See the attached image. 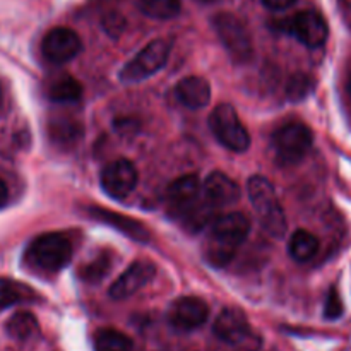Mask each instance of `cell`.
Listing matches in <instances>:
<instances>
[{"label": "cell", "instance_id": "1", "mask_svg": "<svg viewBox=\"0 0 351 351\" xmlns=\"http://www.w3.org/2000/svg\"><path fill=\"white\" fill-rule=\"evenodd\" d=\"M250 232V221L242 213H230L218 216L211 225L206 259L216 267H223L235 257Z\"/></svg>", "mask_w": 351, "mask_h": 351}, {"label": "cell", "instance_id": "2", "mask_svg": "<svg viewBox=\"0 0 351 351\" xmlns=\"http://www.w3.org/2000/svg\"><path fill=\"white\" fill-rule=\"evenodd\" d=\"M247 194L263 228L274 239L285 237L288 228L287 215L281 208L273 184L263 175H252L247 182Z\"/></svg>", "mask_w": 351, "mask_h": 351}, {"label": "cell", "instance_id": "3", "mask_svg": "<svg viewBox=\"0 0 351 351\" xmlns=\"http://www.w3.org/2000/svg\"><path fill=\"white\" fill-rule=\"evenodd\" d=\"M72 243L64 233H43L31 242L26 252L27 263L48 273L60 271L71 263Z\"/></svg>", "mask_w": 351, "mask_h": 351}, {"label": "cell", "instance_id": "4", "mask_svg": "<svg viewBox=\"0 0 351 351\" xmlns=\"http://www.w3.org/2000/svg\"><path fill=\"white\" fill-rule=\"evenodd\" d=\"M209 129L226 149L243 153L250 147V134L240 120L235 106L221 103L209 115Z\"/></svg>", "mask_w": 351, "mask_h": 351}, {"label": "cell", "instance_id": "5", "mask_svg": "<svg viewBox=\"0 0 351 351\" xmlns=\"http://www.w3.org/2000/svg\"><path fill=\"white\" fill-rule=\"evenodd\" d=\"M213 26H215L219 41L233 60L243 64V62H249L252 58V38H250L245 24L239 17L230 12H219L218 16L213 17Z\"/></svg>", "mask_w": 351, "mask_h": 351}, {"label": "cell", "instance_id": "6", "mask_svg": "<svg viewBox=\"0 0 351 351\" xmlns=\"http://www.w3.org/2000/svg\"><path fill=\"white\" fill-rule=\"evenodd\" d=\"M312 141V130L305 123H285L273 134L274 154L287 165L298 163L311 151Z\"/></svg>", "mask_w": 351, "mask_h": 351}, {"label": "cell", "instance_id": "7", "mask_svg": "<svg viewBox=\"0 0 351 351\" xmlns=\"http://www.w3.org/2000/svg\"><path fill=\"white\" fill-rule=\"evenodd\" d=\"M170 57V43L165 40H154L143 48L120 72V81L139 82L151 77L167 64Z\"/></svg>", "mask_w": 351, "mask_h": 351}, {"label": "cell", "instance_id": "8", "mask_svg": "<svg viewBox=\"0 0 351 351\" xmlns=\"http://www.w3.org/2000/svg\"><path fill=\"white\" fill-rule=\"evenodd\" d=\"M285 24V29L308 48L322 47L328 40V23L317 10H302Z\"/></svg>", "mask_w": 351, "mask_h": 351}, {"label": "cell", "instance_id": "9", "mask_svg": "<svg viewBox=\"0 0 351 351\" xmlns=\"http://www.w3.org/2000/svg\"><path fill=\"white\" fill-rule=\"evenodd\" d=\"M81 38L74 29H69V27H55L48 31L41 43V51L51 64L71 62L81 51Z\"/></svg>", "mask_w": 351, "mask_h": 351}, {"label": "cell", "instance_id": "10", "mask_svg": "<svg viewBox=\"0 0 351 351\" xmlns=\"http://www.w3.org/2000/svg\"><path fill=\"white\" fill-rule=\"evenodd\" d=\"M137 170L130 161L117 160L101 171V187L110 197L125 199L137 187Z\"/></svg>", "mask_w": 351, "mask_h": 351}, {"label": "cell", "instance_id": "11", "mask_svg": "<svg viewBox=\"0 0 351 351\" xmlns=\"http://www.w3.org/2000/svg\"><path fill=\"white\" fill-rule=\"evenodd\" d=\"M154 273H156V267H154L153 263H149V261H136L110 287V297L113 300H125V298L132 297L134 293L143 290L153 280Z\"/></svg>", "mask_w": 351, "mask_h": 351}, {"label": "cell", "instance_id": "12", "mask_svg": "<svg viewBox=\"0 0 351 351\" xmlns=\"http://www.w3.org/2000/svg\"><path fill=\"white\" fill-rule=\"evenodd\" d=\"M209 317V307L204 300L197 297H182L171 305L170 324L180 331H194L201 328Z\"/></svg>", "mask_w": 351, "mask_h": 351}, {"label": "cell", "instance_id": "13", "mask_svg": "<svg viewBox=\"0 0 351 351\" xmlns=\"http://www.w3.org/2000/svg\"><path fill=\"white\" fill-rule=\"evenodd\" d=\"M215 336L226 345H237L250 335V326L245 314L239 308H225L215 322Z\"/></svg>", "mask_w": 351, "mask_h": 351}, {"label": "cell", "instance_id": "14", "mask_svg": "<svg viewBox=\"0 0 351 351\" xmlns=\"http://www.w3.org/2000/svg\"><path fill=\"white\" fill-rule=\"evenodd\" d=\"M202 194L219 209L239 202L242 192H240L239 184L232 180L228 175L221 171H213L202 184Z\"/></svg>", "mask_w": 351, "mask_h": 351}, {"label": "cell", "instance_id": "15", "mask_svg": "<svg viewBox=\"0 0 351 351\" xmlns=\"http://www.w3.org/2000/svg\"><path fill=\"white\" fill-rule=\"evenodd\" d=\"M175 96L187 108L201 110L211 101V86L204 77L189 75L178 82L175 88Z\"/></svg>", "mask_w": 351, "mask_h": 351}, {"label": "cell", "instance_id": "16", "mask_svg": "<svg viewBox=\"0 0 351 351\" xmlns=\"http://www.w3.org/2000/svg\"><path fill=\"white\" fill-rule=\"evenodd\" d=\"M201 194L202 185L201 180L197 178V175H184V177L171 182L170 187H168V201H170L171 208L175 209V213H177L178 216H180L185 209L191 208V206L197 201Z\"/></svg>", "mask_w": 351, "mask_h": 351}, {"label": "cell", "instance_id": "17", "mask_svg": "<svg viewBox=\"0 0 351 351\" xmlns=\"http://www.w3.org/2000/svg\"><path fill=\"white\" fill-rule=\"evenodd\" d=\"M89 215L95 219H98V221L105 223V225L113 226V228H117L119 232H122L123 235L130 237V239L137 240V242H147V240H149L147 230L144 228L139 221L129 218V216L108 211V209L103 208H89Z\"/></svg>", "mask_w": 351, "mask_h": 351}, {"label": "cell", "instance_id": "18", "mask_svg": "<svg viewBox=\"0 0 351 351\" xmlns=\"http://www.w3.org/2000/svg\"><path fill=\"white\" fill-rule=\"evenodd\" d=\"M216 213H218V208H216L213 202H209L208 199L204 197V194L199 195L197 201L191 206V208L185 209L180 215L182 221H184L185 228H189L191 232H201L202 228L209 225V223H215Z\"/></svg>", "mask_w": 351, "mask_h": 351}, {"label": "cell", "instance_id": "19", "mask_svg": "<svg viewBox=\"0 0 351 351\" xmlns=\"http://www.w3.org/2000/svg\"><path fill=\"white\" fill-rule=\"evenodd\" d=\"M317 250V237L312 235L307 230H297L288 243V252H290L291 259H295L297 263H308L311 259H314Z\"/></svg>", "mask_w": 351, "mask_h": 351}, {"label": "cell", "instance_id": "20", "mask_svg": "<svg viewBox=\"0 0 351 351\" xmlns=\"http://www.w3.org/2000/svg\"><path fill=\"white\" fill-rule=\"evenodd\" d=\"M40 326H38L36 317L29 312H17L12 317L7 321L5 331L7 335L17 341H26L31 339L38 332Z\"/></svg>", "mask_w": 351, "mask_h": 351}, {"label": "cell", "instance_id": "21", "mask_svg": "<svg viewBox=\"0 0 351 351\" xmlns=\"http://www.w3.org/2000/svg\"><path fill=\"white\" fill-rule=\"evenodd\" d=\"M48 96L55 103H74L81 98V84L71 75H62L51 82Z\"/></svg>", "mask_w": 351, "mask_h": 351}, {"label": "cell", "instance_id": "22", "mask_svg": "<svg viewBox=\"0 0 351 351\" xmlns=\"http://www.w3.org/2000/svg\"><path fill=\"white\" fill-rule=\"evenodd\" d=\"M96 351H132V339L117 329H101L95 336Z\"/></svg>", "mask_w": 351, "mask_h": 351}, {"label": "cell", "instance_id": "23", "mask_svg": "<svg viewBox=\"0 0 351 351\" xmlns=\"http://www.w3.org/2000/svg\"><path fill=\"white\" fill-rule=\"evenodd\" d=\"M137 7L153 19H171L180 12V0H137Z\"/></svg>", "mask_w": 351, "mask_h": 351}, {"label": "cell", "instance_id": "24", "mask_svg": "<svg viewBox=\"0 0 351 351\" xmlns=\"http://www.w3.org/2000/svg\"><path fill=\"white\" fill-rule=\"evenodd\" d=\"M312 88H314L312 77H308L307 74H295L288 79L287 96L293 101H300L312 91Z\"/></svg>", "mask_w": 351, "mask_h": 351}, {"label": "cell", "instance_id": "25", "mask_svg": "<svg viewBox=\"0 0 351 351\" xmlns=\"http://www.w3.org/2000/svg\"><path fill=\"white\" fill-rule=\"evenodd\" d=\"M24 300V293L21 287L7 280H0V311L10 307L14 304H19Z\"/></svg>", "mask_w": 351, "mask_h": 351}, {"label": "cell", "instance_id": "26", "mask_svg": "<svg viewBox=\"0 0 351 351\" xmlns=\"http://www.w3.org/2000/svg\"><path fill=\"white\" fill-rule=\"evenodd\" d=\"M108 269H110V259L106 256H101L96 261H93V263H89L88 266L82 267L81 276L84 281L96 283V281H99L103 276H105Z\"/></svg>", "mask_w": 351, "mask_h": 351}, {"label": "cell", "instance_id": "27", "mask_svg": "<svg viewBox=\"0 0 351 351\" xmlns=\"http://www.w3.org/2000/svg\"><path fill=\"white\" fill-rule=\"evenodd\" d=\"M341 314H343L341 298H339L336 288H332V290L329 291V295H328V300H326L324 315L328 319H338V317H341Z\"/></svg>", "mask_w": 351, "mask_h": 351}, {"label": "cell", "instance_id": "28", "mask_svg": "<svg viewBox=\"0 0 351 351\" xmlns=\"http://www.w3.org/2000/svg\"><path fill=\"white\" fill-rule=\"evenodd\" d=\"M261 2L264 3V7L271 10H285L293 5L297 0H261Z\"/></svg>", "mask_w": 351, "mask_h": 351}, {"label": "cell", "instance_id": "29", "mask_svg": "<svg viewBox=\"0 0 351 351\" xmlns=\"http://www.w3.org/2000/svg\"><path fill=\"white\" fill-rule=\"evenodd\" d=\"M7 199H9V191H7V185L0 180V208L7 204Z\"/></svg>", "mask_w": 351, "mask_h": 351}, {"label": "cell", "instance_id": "30", "mask_svg": "<svg viewBox=\"0 0 351 351\" xmlns=\"http://www.w3.org/2000/svg\"><path fill=\"white\" fill-rule=\"evenodd\" d=\"M199 2H204V3H209V2H216V0H199Z\"/></svg>", "mask_w": 351, "mask_h": 351}, {"label": "cell", "instance_id": "31", "mask_svg": "<svg viewBox=\"0 0 351 351\" xmlns=\"http://www.w3.org/2000/svg\"><path fill=\"white\" fill-rule=\"evenodd\" d=\"M0 101H2V88H0Z\"/></svg>", "mask_w": 351, "mask_h": 351}, {"label": "cell", "instance_id": "32", "mask_svg": "<svg viewBox=\"0 0 351 351\" xmlns=\"http://www.w3.org/2000/svg\"><path fill=\"white\" fill-rule=\"evenodd\" d=\"M350 91H351V82H350Z\"/></svg>", "mask_w": 351, "mask_h": 351}]
</instances>
